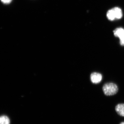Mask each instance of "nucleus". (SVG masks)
<instances>
[{
	"mask_svg": "<svg viewBox=\"0 0 124 124\" xmlns=\"http://www.w3.org/2000/svg\"><path fill=\"white\" fill-rule=\"evenodd\" d=\"M103 90L106 95L108 96L114 95L117 93L118 87L114 83H107L103 85Z\"/></svg>",
	"mask_w": 124,
	"mask_h": 124,
	"instance_id": "f257e3e1",
	"label": "nucleus"
},
{
	"mask_svg": "<svg viewBox=\"0 0 124 124\" xmlns=\"http://www.w3.org/2000/svg\"><path fill=\"white\" fill-rule=\"evenodd\" d=\"M114 35L120 39V44L124 46V29L122 28H118L113 31Z\"/></svg>",
	"mask_w": 124,
	"mask_h": 124,
	"instance_id": "f03ea898",
	"label": "nucleus"
},
{
	"mask_svg": "<svg viewBox=\"0 0 124 124\" xmlns=\"http://www.w3.org/2000/svg\"><path fill=\"white\" fill-rule=\"evenodd\" d=\"M91 81L94 84H98L101 82L102 79V76L100 73L93 72L91 74Z\"/></svg>",
	"mask_w": 124,
	"mask_h": 124,
	"instance_id": "7ed1b4c3",
	"label": "nucleus"
},
{
	"mask_svg": "<svg viewBox=\"0 0 124 124\" xmlns=\"http://www.w3.org/2000/svg\"><path fill=\"white\" fill-rule=\"evenodd\" d=\"M115 19H120L122 18V13L121 9L118 7H115L112 9Z\"/></svg>",
	"mask_w": 124,
	"mask_h": 124,
	"instance_id": "20e7f679",
	"label": "nucleus"
},
{
	"mask_svg": "<svg viewBox=\"0 0 124 124\" xmlns=\"http://www.w3.org/2000/svg\"><path fill=\"white\" fill-rule=\"evenodd\" d=\"M116 110L120 116H124V104H117L116 107Z\"/></svg>",
	"mask_w": 124,
	"mask_h": 124,
	"instance_id": "39448f33",
	"label": "nucleus"
},
{
	"mask_svg": "<svg viewBox=\"0 0 124 124\" xmlns=\"http://www.w3.org/2000/svg\"><path fill=\"white\" fill-rule=\"evenodd\" d=\"M10 120L8 117L5 116H0V124H10Z\"/></svg>",
	"mask_w": 124,
	"mask_h": 124,
	"instance_id": "423d86ee",
	"label": "nucleus"
},
{
	"mask_svg": "<svg viewBox=\"0 0 124 124\" xmlns=\"http://www.w3.org/2000/svg\"><path fill=\"white\" fill-rule=\"evenodd\" d=\"M107 17L108 18L109 20L112 21L115 19V18L114 16V14H113V10L112 9L108 11L107 14Z\"/></svg>",
	"mask_w": 124,
	"mask_h": 124,
	"instance_id": "0eeeda50",
	"label": "nucleus"
},
{
	"mask_svg": "<svg viewBox=\"0 0 124 124\" xmlns=\"http://www.w3.org/2000/svg\"><path fill=\"white\" fill-rule=\"evenodd\" d=\"M12 0H1L2 3L5 4H9L11 2Z\"/></svg>",
	"mask_w": 124,
	"mask_h": 124,
	"instance_id": "6e6552de",
	"label": "nucleus"
},
{
	"mask_svg": "<svg viewBox=\"0 0 124 124\" xmlns=\"http://www.w3.org/2000/svg\"><path fill=\"white\" fill-rule=\"evenodd\" d=\"M120 124H124V122H122V123H121Z\"/></svg>",
	"mask_w": 124,
	"mask_h": 124,
	"instance_id": "1a4fd4ad",
	"label": "nucleus"
}]
</instances>
